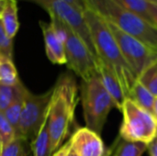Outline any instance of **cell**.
<instances>
[{
	"instance_id": "cell-1",
	"label": "cell",
	"mask_w": 157,
	"mask_h": 156,
	"mask_svg": "<svg viewBox=\"0 0 157 156\" xmlns=\"http://www.w3.org/2000/svg\"><path fill=\"white\" fill-rule=\"evenodd\" d=\"M84 17L89 28L98 61L112 70L128 98L132 87L137 81V75L124 60L107 22L90 9L84 11Z\"/></svg>"
},
{
	"instance_id": "cell-2",
	"label": "cell",
	"mask_w": 157,
	"mask_h": 156,
	"mask_svg": "<svg viewBox=\"0 0 157 156\" xmlns=\"http://www.w3.org/2000/svg\"><path fill=\"white\" fill-rule=\"evenodd\" d=\"M77 102L75 81L70 75H62L52 88L47 116L51 156L61 147L70 131Z\"/></svg>"
},
{
	"instance_id": "cell-3",
	"label": "cell",
	"mask_w": 157,
	"mask_h": 156,
	"mask_svg": "<svg viewBox=\"0 0 157 156\" xmlns=\"http://www.w3.org/2000/svg\"><path fill=\"white\" fill-rule=\"evenodd\" d=\"M90 9L106 22L138 39L157 52V29L147 20L126 9L114 0H84Z\"/></svg>"
},
{
	"instance_id": "cell-4",
	"label": "cell",
	"mask_w": 157,
	"mask_h": 156,
	"mask_svg": "<svg viewBox=\"0 0 157 156\" xmlns=\"http://www.w3.org/2000/svg\"><path fill=\"white\" fill-rule=\"evenodd\" d=\"M81 101L86 128L100 135L110 110L117 107L98 74L82 81Z\"/></svg>"
},
{
	"instance_id": "cell-5",
	"label": "cell",
	"mask_w": 157,
	"mask_h": 156,
	"mask_svg": "<svg viewBox=\"0 0 157 156\" xmlns=\"http://www.w3.org/2000/svg\"><path fill=\"white\" fill-rule=\"evenodd\" d=\"M121 112L122 113L119 132L121 139L148 144L155 137L157 120L152 113L140 108L130 98L125 99Z\"/></svg>"
},
{
	"instance_id": "cell-6",
	"label": "cell",
	"mask_w": 157,
	"mask_h": 156,
	"mask_svg": "<svg viewBox=\"0 0 157 156\" xmlns=\"http://www.w3.org/2000/svg\"><path fill=\"white\" fill-rule=\"evenodd\" d=\"M52 89L41 95L28 90L18 123V137L31 143L47 120Z\"/></svg>"
},
{
	"instance_id": "cell-7",
	"label": "cell",
	"mask_w": 157,
	"mask_h": 156,
	"mask_svg": "<svg viewBox=\"0 0 157 156\" xmlns=\"http://www.w3.org/2000/svg\"><path fill=\"white\" fill-rule=\"evenodd\" d=\"M42 7L50 16H54L67 25L86 44L93 56L98 61L93 44L90 30L84 17V12L69 4L59 0H26Z\"/></svg>"
},
{
	"instance_id": "cell-8",
	"label": "cell",
	"mask_w": 157,
	"mask_h": 156,
	"mask_svg": "<svg viewBox=\"0 0 157 156\" xmlns=\"http://www.w3.org/2000/svg\"><path fill=\"white\" fill-rule=\"evenodd\" d=\"M66 39L64 40V51L66 64L82 81L98 74V60L93 56L81 39L67 26Z\"/></svg>"
},
{
	"instance_id": "cell-9",
	"label": "cell",
	"mask_w": 157,
	"mask_h": 156,
	"mask_svg": "<svg viewBox=\"0 0 157 156\" xmlns=\"http://www.w3.org/2000/svg\"><path fill=\"white\" fill-rule=\"evenodd\" d=\"M107 24L118 43L124 60L138 77L146 67L156 61L157 52L151 50L138 39L108 22Z\"/></svg>"
},
{
	"instance_id": "cell-10",
	"label": "cell",
	"mask_w": 157,
	"mask_h": 156,
	"mask_svg": "<svg viewBox=\"0 0 157 156\" xmlns=\"http://www.w3.org/2000/svg\"><path fill=\"white\" fill-rule=\"evenodd\" d=\"M69 141L78 156H104L107 153L100 135L86 127L76 130Z\"/></svg>"
},
{
	"instance_id": "cell-11",
	"label": "cell",
	"mask_w": 157,
	"mask_h": 156,
	"mask_svg": "<svg viewBox=\"0 0 157 156\" xmlns=\"http://www.w3.org/2000/svg\"><path fill=\"white\" fill-rule=\"evenodd\" d=\"M40 27L44 39L46 55L50 62L54 64L66 63L64 44L56 35L52 24L40 21Z\"/></svg>"
},
{
	"instance_id": "cell-12",
	"label": "cell",
	"mask_w": 157,
	"mask_h": 156,
	"mask_svg": "<svg viewBox=\"0 0 157 156\" xmlns=\"http://www.w3.org/2000/svg\"><path fill=\"white\" fill-rule=\"evenodd\" d=\"M98 74L100 78L103 86L115 102L117 108L121 110L122 104L127 97L122 90V87L117 76L109 67H108L100 61L98 62Z\"/></svg>"
},
{
	"instance_id": "cell-13",
	"label": "cell",
	"mask_w": 157,
	"mask_h": 156,
	"mask_svg": "<svg viewBox=\"0 0 157 156\" xmlns=\"http://www.w3.org/2000/svg\"><path fill=\"white\" fill-rule=\"evenodd\" d=\"M27 92H28V89L19 81L15 86V94H14L13 99H12L9 107L4 112L6 118L7 119L9 123L12 125L13 129L15 130L17 138L18 137L19 118H20V114H21V110L23 108L25 96H26Z\"/></svg>"
},
{
	"instance_id": "cell-14",
	"label": "cell",
	"mask_w": 157,
	"mask_h": 156,
	"mask_svg": "<svg viewBox=\"0 0 157 156\" xmlns=\"http://www.w3.org/2000/svg\"><path fill=\"white\" fill-rule=\"evenodd\" d=\"M0 19L6 35L13 40L19 28L17 0H5V5L0 15Z\"/></svg>"
},
{
	"instance_id": "cell-15",
	"label": "cell",
	"mask_w": 157,
	"mask_h": 156,
	"mask_svg": "<svg viewBox=\"0 0 157 156\" xmlns=\"http://www.w3.org/2000/svg\"><path fill=\"white\" fill-rule=\"evenodd\" d=\"M128 98L132 99L140 108L153 114V108L155 97L140 82H138V80L132 87Z\"/></svg>"
},
{
	"instance_id": "cell-16",
	"label": "cell",
	"mask_w": 157,
	"mask_h": 156,
	"mask_svg": "<svg viewBox=\"0 0 157 156\" xmlns=\"http://www.w3.org/2000/svg\"><path fill=\"white\" fill-rule=\"evenodd\" d=\"M30 150L32 156H51V141L47 120L35 139L30 143Z\"/></svg>"
},
{
	"instance_id": "cell-17",
	"label": "cell",
	"mask_w": 157,
	"mask_h": 156,
	"mask_svg": "<svg viewBox=\"0 0 157 156\" xmlns=\"http://www.w3.org/2000/svg\"><path fill=\"white\" fill-rule=\"evenodd\" d=\"M147 151V143L142 142H131L121 139L112 156H142Z\"/></svg>"
},
{
	"instance_id": "cell-18",
	"label": "cell",
	"mask_w": 157,
	"mask_h": 156,
	"mask_svg": "<svg viewBox=\"0 0 157 156\" xmlns=\"http://www.w3.org/2000/svg\"><path fill=\"white\" fill-rule=\"evenodd\" d=\"M126 9L131 12L140 16L145 20L149 21V15L152 4L154 1L152 0H114Z\"/></svg>"
},
{
	"instance_id": "cell-19",
	"label": "cell",
	"mask_w": 157,
	"mask_h": 156,
	"mask_svg": "<svg viewBox=\"0 0 157 156\" xmlns=\"http://www.w3.org/2000/svg\"><path fill=\"white\" fill-rule=\"evenodd\" d=\"M19 81L20 80L13 61L2 57L0 59V84L6 86H16Z\"/></svg>"
},
{
	"instance_id": "cell-20",
	"label": "cell",
	"mask_w": 157,
	"mask_h": 156,
	"mask_svg": "<svg viewBox=\"0 0 157 156\" xmlns=\"http://www.w3.org/2000/svg\"><path fill=\"white\" fill-rule=\"evenodd\" d=\"M144 87H146L155 97H157V60L146 67L137 77Z\"/></svg>"
},
{
	"instance_id": "cell-21",
	"label": "cell",
	"mask_w": 157,
	"mask_h": 156,
	"mask_svg": "<svg viewBox=\"0 0 157 156\" xmlns=\"http://www.w3.org/2000/svg\"><path fill=\"white\" fill-rule=\"evenodd\" d=\"M31 153L30 143L23 138H16L2 149L1 156H28Z\"/></svg>"
},
{
	"instance_id": "cell-22",
	"label": "cell",
	"mask_w": 157,
	"mask_h": 156,
	"mask_svg": "<svg viewBox=\"0 0 157 156\" xmlns=\"http://www.w3.org/2000/svg\"><path fill=\"white\" fill-rule=\"evenodd\" d=\"M17 138L15 130L3 112H0V140L2 149Z\"/></svg>"
},
{
	"instance_id": "cell-23",
	"label": "cell",
	"mask_w": 157,
	"mask_h": 156,
	"mask_svg": "<svg viewBox=\"0 0 157 156\" xmlns=\"http://www.w3.org/2000/svg\"><path fill=\"white\" fill-rule=\"evenodd\" d=\"M0 54L5 58L10 60H12L13 58V40L6 35L1 19H0Z\"/></svg>"
},
{
	"instance_id": "cell-24",
	"label": "cell",
	"mask_w": 157,
	"mask_h": 156,
	"mask_svg": "<svg viewBox=\"0 0 157 156\" xmlns=\"http://www.w3.org/2000/svg\"><path fill=\"white\" fill-rule=\"evenodd\" d=\"M15 94V86L0 84V112H5L9 107Z\"/></svg>"
},
{
	"instance_id": "cell-25",
	"label": "cell",
	"mask_w": 157,
	"mask_h": 156,
	"mask_svg": "<svg viewBox=\"0 0 157 156\" xmlns=\"http://www.w3.org/2000/svg\"><path fill=\"white\" fill-rule=\"evenodd\" d=\"M59 1L64 2L66 4H69L72 6L79 9L82 12H84L85 10H86V6L84 0H59Z\"/></svg>"
},
{
	"instance_id": "cell-26",
	"label": "cell",
	"mask_w": 157,
	"mask_h": 156,
	"mask_svg": "<svg viewBox=\"0 0 157 156\" xmlns=\"http://www.w3.org/2000/svg\"><path fill=\"white\" fill-rule=\"evenodd\" d=\"M149 21L157 29V2H153L152 4L149 15Z\"/></svg>"
},
{
	"instance_id": "cell-27",
	"label": "cell",
	"mask_w": 157,
	"mask_h": 156,
	"mask_svg": "<svg viewBox=\"0 0 157 156\" xmlns=\"http://www.w3.org/2000/svg\"><path fill=\"white\" fill-rule=\"evenodd\" d=\"M70 148H71V143H70V141H68L66 143L61 146L52 156H67Z\"/></svg>"
},
{
	"instance_id": "cell-28",
	"label": "cell",
	"mask_w": 157,
	"mask_h": 156,
	"mask_svg": "<svg viewBox=\"0 0 157 156\" xmlns=\"http://www.w3.org/2000/svg\"><path fill=\"white\" fill-rule=\"evenodd\" d=\"M147 151L150 156H157V133L155 137L147 144Z\"/></svg>"
},
{
	"instance_id": "cell-29",
	"label": "cell",
	"mask_w": 157,
	"mask_h": 156,
	"mask_svg": "<svg viewBox=\"0 0 157 156\" xmlns=\"http://www.w3.org/2000/svg\"><path fill=\"white\" fill-rule=\"evenodd\" d=\"M153 115L155 116V118L157 120V97L155 98V102H154V108H153Z\"/></svg>"
},
{
	"instance_id": "cell-30",
	"label": "cell",
	"mask_w": 157,
	"mask_h": 156,
	"mask_svg": "<svg viewBox=\"0 0 157 156\" xmlns=\"http://www.w3.org/2000/svg\"><path fill=\"white\" fill-rule=\"evenodd\" d=\"M67 156H78L73 150H72V148H70V150H69V152H68V154Z\"/></svg>"
},
{
	"instance_id": "cell-31",
	"label": "cell",
	"mask_w": 157,
	"mask_h": 156,
	"mask_svg": "<svg viewBox=\"0 0 157 156\" xmlns=\"http://www.w3.org/2000/svg\"><path fill=\"white\" fill-rule=\"evenodd\" d=\"M4 5H5V0H0V15H1L2 10L4 8Z\"/></svg>"
},
{
	"instance_id": "cell-32",
	"label": "cell",
	"mask_w": 157,
	"mask_h": 156,
	"mask_svg": "<svg viewBox=\"0 0 157 156\" xmlns=\"http://www.w3.org/2000/svg\"><path fill=\"white\" fill-rule=\"evenodd\" d=\"M104 156H112L111 151H109V152H107V153H106V154H105Z\"/></svg>"
},
{
	"instance_id": "cell-33",
	"label": "cell",
	"mask_w": 157,
	"mask_h": 156,
	"mask_svg": "<svg viewBox=\"0 0 157 156\" xmlns=\"http://www.w3.org/2000/svg\"><path fill=\"white\" fill-rule=\"evenodd\" d=\"M1 153H2V144H1V140H0V156H1Z\"/></svg>"
},
{
	"instance_id": "cell-34",
	"label": "cell",
	"mask_w": 157,
	"mask_h": 156,
	"mask_svg": "<svg viewBox=\"0 0 157 156\" xmlns=\"http://www.w3.org/2000/svg\"><path fill=\"white\" fill-rule=\"evenodd\" d=\"M2 57H4V56H2V55H1V54H0V59H1V58H2Z\"/></svg>"
},
{
	"instance_id": "cell-35",
	"label": "cell",
	"mask_w": 157,
	"mask_h": 156,
	"mask_svg": "<svg viewBox=\"0 0 157 156\" xmlns=\"http://www.w3.org/2000/svg\"><path fill=\"white\" fill-rule=\"evenodd\" d=\"M152 1H154V2H157V0H152Z\"/></svg>"
}]
</instances>
